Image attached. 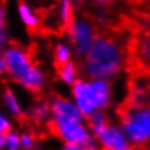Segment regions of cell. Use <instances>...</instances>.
<instances>
[{
  "instance_id": "obj_1",
  "label": "cell",
  "mask_w": 150,
  "mask_h": 150,
  "mask_svg": "<svg viewBox=\"0 0 150 150\" xmlns=\"http://www.w3.org/2000/svg\"><path fill=\"white\" fill-rule=\"evenodd\" d=\"M127 65L123 42L112 35H98L89 52L81 59L80 70L85 78L113 81Z\"/></svg>"
},
{
  "instance_id": "obj_2",
  "label": "cell",
  "mask_w": 150,
  "mask_h": 150,
  "mask_svg": "<svg viewBox=\"0 0 150 150\" xmlns=\"http://www.w3.org/2000/svg\"><path fill=\"white\" fill-rule=\"evenodd\" d=\"M6 75L29 93H41L47 85L46 73L37 65L31 52L19 45H8L3 51Z\"/></svg>"
},
{
  "instance_id": "obj_3",
  "label": "cell",
  "mask_w": 150,
  "mask_h": 150,
  "mask_svg": "<svg viewBox=\"0 0 150 150\" xmlns=\"http://www.w3.org/2000/svg\"><path fill=\"white\" fill-rule=\"evenodd\" d=\"M120 126L135 149L150 144V103L126 106L120 115Z\"/></svg>"
},
{
  "instance_id": "obj_4",
  "label": "cell",
  "mask_w": 150,
  "mask_h": 150,
  "mask_svg": "<svg viewBox=\"0 0 150 150\" xmlns=\"http://www.w3.org/2000/svg\"><path fill=\"white\" fill-rule=\"evenodd\" d=\"M65 31L66 40L73 47L75 57L80 60L89 52L99 35L96 23L87 17H75Z\"/></svg>"
},
{
  "instance_id": "obj_5",
  "label": "cell",
  "mask_w": 150,
  "mask_h": 150,
  "mask_svg": "<svg viewBox=\"0 0 150 150\" xmlns=\"http://www.w3.org/2000/svg\"><path fill=\"white\" fill-rule=\"evenodd\" d=\"M50 120L48 126H57L71 122H85V116L75 106V103L67 97H55L50 100Z\"/></svg>"
},
{
  "instance_id": "obj_6",
  "label": "cell",
  "mask_w": 150,
  "mask_h": 150,
  "mask_svg": "<svg viewBox=\"0 0 150 150\" xmlns=\"http://www.w3.org/2000/svg\"><path fill=\"white\" fill-rule=\"evenodd\" d=\"M87 92L96 110L107 111L113 102V83L104 79L87 78Z\"/></svg>"
},
{
  "instance_id": "obj_7",
  "label": "cell",
  "mask_w": 150,
  "mask_h": 150,
  "mask_svg": "<svg viewBox=\"0 0 150 150\" xmlns=\"http://www.w3.org/2000/svg\"><path fill=\"white\" fill-rule=\"evenodd\" d=\"M100 150H135L120 123L108 122V125L97 135Z\"/></svg>"
},
{
  "instance_id": "obj_8",
  "label": "cell",
  "mask_w": 150,
  "mask_h": 150,
  "mask_svg": "<svg viewBox=\"0 0 150 150\" xmlns=\"http://www.w3.org/2000/svg\"><path fill=\"white\" fill-rule=\"evenodd\" d=\"M50 129L61 141L69 142V144H76L79 146L93 134L87 126V122L64 123V125L52 126Z\"/></svg>"
},
{
  "instance_id": "obj_9",
  "label": "cell",
  "mask_w": 150,
  "mask_h": 150,
  "mask_svg": "<svg viewBox=\"0 0 150 150\" xmlns=\"http://www.w3.org/2000/svg\"><path fill=\"white\" fill-rule=\"evenodd\" d=\"M70 99L79 108V111L85 117L96 111L94 106L92 104L87 92V78L80 76L75 83L70 87Z\"/></svg>"
},
{
  "instance_id": "obj_10",
  "label": "cell",
  "mask_w": 150,
  "mask_h": 150,
  "mask_svg": "<svg viewBox=\"0 0 150 150\" xmlns=\"http://www.w3.org/2000/svg\"><path fill=\"white\" fill-rule=\"evenodd\" d=\"M84 0H56L55 14L56 21L60 25L66 28L74 19L76 9L83 4Z\"/></svg>"
},
{
  "instance_id": "obj_11",
  "label": "cell",
  "mask_w": 150,
  "mask_h": 150,
  "mask_svg": "<svg viewBox=\"0 0 150 150\" xmlns=\"http://www.w3.org/2000/svg\"><path fill=\"white\" fill-rule=\"evenodd\" d=\"M148 85L149 81H146L142 78L134 79L129 87L127 93V106H144L148 102Z\"/></svg>"
},
{
  "instance_id": "obj_12",
  "label": "cell",
  "mask_w": 150,
  "mask_h": 150,
  "mask_svg": "<svg viewBox=\"0 0 150 150\" xmlns=\"http://www.w3.org/2000/svg\"><path fill=\"white\" fill-rule=\"evenodd\" d=\"M17 14L21 23L29 31H35L40 27L41 19L36 9L24 0H19L17 4Z\"/></svg>"
},
{
  "instance_id": "obj_13",
  "label": "cell",
  "mask_w": 150,
  "mask_h": 150,
  "mask_svg": "<svg viewBox=\"0 0 150 150\" xmlns=\"http://www.w3.org/2000/svg\"><path fill=\"white\" fill-rule=\"evenodd\" d=\"M29 120L33 122L42 125V123H47L50 120L51 110H50V100L47 99H38L24 112Z\"/></svg>"
},
{
  "instance_id": "obj_14",
  "label": "cell",
  "mask_w": 150,
  "mask_h": 150,
  "mask_svg": "<svg viewBox=\"0 0 150 150\" xmlns=\"http://www.w3.org/2000/svg\"><path fill=\"white\" fill-rule=\"evenodd\" d=\"M81 70L80 66L78 65V62H75L74 60L67 64H64L61 66H57V78L66 87H71L75 81L81 76Z\"/></svg>"
},
{
  "instance_id": "obj_15",
  "label": "cell",
  "mask_w": 150,
  "mask_h": 150,
  "mask_svg": "<svg viewBox=\"0 0 150 150\" xmlns=\"http://www.w3.org/2000/svg\"><path fill=\"white\" fill-rule=\"evenodd\" d=\"M74 57L75 55L73 47L67 42V40H60L55 43L54 48H52V59H54L56 66H61L64 64L73 61Z\"/></svg>"
},
{
  "instance_id": "obj_16",
  "label": "cell",
  "mask_w": 150,
  "mask_h": 150,
  "mask_svg": "<svg viewBox=\"0 0 150 150\" xmlns=\"http://www.w3.org/2000/svg\"><path fill=\"white\" fill-rule=\"evenodd\" d=\"M85 122H87V126L89 127V130L97 136L108 125L110 118H108V115L106 111L96 110L93 113H91L85 118Z\"/></svg>"
},
{
  "instance_id": "obj_17",
  "label": "cell",
  "mask_w": 150,
  "mask_h": 150,
  "mask_svg": "<svg viewBox=\"0 0 150 150\" xmlns=\"http://www.w3.org/2000/svg\"><path fill=\"white\" fill-rule=\"evenodd\" d=\"M3 102H4L6 111L12 116H14V117H21V116L24 113L17 94L10 88H6L4 93H3Z\"/></svg>"
},
{
  "instance_id": "obj_18",
  "label": "cell",
  "mask_w": 150,
  "mask_h": 150,
  "mask_svg": "<svg viewBox=\"0 0 150 150\" xmlns=\"http://www.w3.org/2000/svg\"><path fill=\"white\" fill-rule=\"evenodd\" d=\"M136 59L142 66L150 69V33L142 36L136 43Z\"/></svg>"
},
{
  "instance_id": "obj_19",
  "label": "cell",
  "mask_w": 150,
  "mask_h": 150,
  "mask_svg": "<svg viewBox=\"0 0 150 150\" xmlns=\"http://www.w3.org/2000/svg\"><path fill=\"white\" fill-rule=\"evenodd\" d=\"M4 150H22L21 146V134L16 130H10L6 132L5 148Z\"/></svg>"
},
{
  "instance_id": "obj_20",
  "label": "cell",
  "mask_w": 150,
  "mask_h": 150,
  "mask_svg": "<svg viewBox=\"0 0 150 150\" xmlns=\"http://www.w3.org/2000/svg\"><path fill=\"white\" fill-rule=\"evenodd\" d=\"M21 146L22 149H32L36 146V137L31 132L21 134Z\"/></svg>"
},
{
  "instance_id": "obj_21",
  "label": "cell",
  "mask_w": 150,
  "mask_h": 150,
  "mask_svg": "<svg viewBox=\"0 0 150 150\" xmlns=\"http://www.w3.org/2000/svg\"><path fill=\"white\" fill-rule=\"evenodd\" d=\"M80 149L81 150H100V146H99V142L97 140V136L94 134H92L87 140H85L83 144L80 145Z\"/></svg>"
},
{
  "instance_id": "obj_22",
  "label": "cell",
  "mask_w": 150,
  "mask_h": 150,
  "mask_svg": "<svg viewBox=\"0 0 150 150\" xmlns=\"http://www.w3.org/2000/svg\"><path fill=\"white\" fill-rule=\"evenodd\" d=\"M10 130H12V122H10V120L6 116L0 113V132L6 134Z\"/></svg>"
},
{
  "instance_id": "obj_23",
  "label": "cell",
  "mask_w": 150,
  "mask_h": 150,
  "mask_svg": "<svg viewBox=\"0 0 150 150\" xmlns=\"http://www.w3.org/2000/svg\"><path fill=\"white\" fill-rule=\"evenodd\" d=\"M6 21H8L6 8L5 5L0 4V29H6Z\"/></svg>"
},
{
  "instance_id": "obj_24",
  "label": "cell",
  "mask_w": 150,
  "mask_h": 150,
  "mask_svg": "<svg viewBox=\"0 0 150 150\" xmlns=\"http://www.w3.org/2000/svg\"><path fill=\"white\" fill-rule=\"evenodd\" d=\"M6 46H8V33H6V29H0V55L3 54V51L5 50Z\"/></svg>"
},
{
  "instance_id": "obj_25",
  "label": "cell",
  "mask_w": 150,
  "mask_h": 150,
  "mask_svg": "<svg viewBox=\"0 0 150 150\" xmlns=\"http://www.w3.org/2000/svg\"><path fill=\"white\" fill-rule=\"evenodd\" d=\"M89 1L98 8H106V6L111 5L112 3H115V0H89Z\"/></svg>"
},
{
  "instance_id": "obj_26",
  "label": "cell",
  "mask_w": 150,
  "mask_h": 150,
  "mask_svg": "<svg viewBox=\"0 0 150 150\" xmlns=\"http://www.w3.org/2000/svg\"><path fill=\"white\" fill-rule=\"evenodd\" d=\"M62 150H81L79 145L76 144H69V142H64Z\"/></svg>"
},
{
  "instance_id": "obj_27",
  "label": "cell",
  "mask_w": 150,
  "mask_h": 150,
  "mask_svg": "<svg viewBox=\"0 0 150 150\" xmlns=\"http://www.w3.org/2000/svg\"><path fill=\"white\" fill-rule=\"evenodd\" d=\"M0 75H6V64L1 55H0Z\"/></svg>"
},
{
  "instance_id": "obj_28",
  "label": "cell",
  "mask_w": 150,
  "mask_h": 150,
  "mask_svg": "<svg viewBox=\"0 0 150 150\" xmlns=\"http://www.w3.org/2000/svg\"><path fill=\"white\" fill-rule=\"evenodd\" d=\"M5 140H6V134L0 132V150H4V148H5Z\"/></svg>"
},
{
  "instance_id": "obj_29",
  "label": "cell",
  "mask_w": 150,
  "mask_h": 150,
  "mask_svg": "<svg viewBox=\"0 0 150 150\" xmlns=\"http://www.w3.org/2000/svg\"><path fill=\"white\" fill-rule=\"evenodd\" d=\"M22 150H43L42 148H40V146H35V148H32V149H22Z\"/></svg>"
},
{
  "instance_id": "obj_30",
  "label": "cell",
  "mask_w": 150,
  "mask_h": 150,
  "mask_svg": "<svg viewBox=\"0 0 150 150\" xmlns=\"http://www.w3.org/2000/svg\"><path fill=\"white\" fill-rule=\"evenodd\" d=\"M148 102L150 103V81H149V85H148Z\"/></svg>"
},
{
  "instance_id": "obj_31",
  "label": "cell",
  "mask_w": 150,
  "mask_h": 150,
  "mask_svg": "<svg viewBox=\"0 0 150 150\" xmlns=\"http://www.w3.org/2000/svg\"><path fill=\"white\" fill-rule=\"evenodd\" d=\"M140 150H150V146H144V148H140Z\"/></svg>"
}]
</instances>
